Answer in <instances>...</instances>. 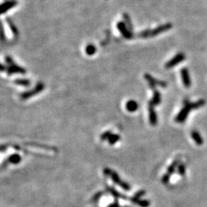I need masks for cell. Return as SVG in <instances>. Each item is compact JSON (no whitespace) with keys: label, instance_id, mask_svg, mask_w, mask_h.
Listing matches in <instances>:
<instances>
[{"label":"cell","instance_id":"11","mask_svg":"<svg viewBox=\"0 0 207 207\" xmlns=\"http://www.w3.org/2000/svg\"><path fill=\"white\" fill-rule=\"evenodd\" d=\"M161 101V96H160V94L159 93V92L157 91L154 90L153 91V98H152L151 101L149 102V104H150L153 105V106H156V105L159 104L160 103Z\"/></svg>","mask_w":207,"mask_h":207},{"label":"cell","instance_id":"5","mask_svg":"<svg viewBox=\"0 0 207 207\" xmlns=\"http://www.w3.org/2000/svg\"><path fill=\"white\" fill-rule=\"evenodd\" d=\"M183 60H185V55L183 53L180 52L178 53L177 55H176L171 60L169 61L167 64L165 65L166 68H171L172 67L176 66L177 64L180 63V62H183Z\"/></svg>","mask_w":207,"mask_h":207},{"label":"cell","instance_id":"10","mask_svg":"<svg viewBox=\"0 0 207 207\" xmlns=\"http://www.w3.org/2000/svg\"><path fill=\"white\" fill-rule=\"evenodd\" d=\"M191 137H192L193 140L195 141L196 144H197V145L200 146L203 144V140L199 132H197V131H191Z\"/></svg>","mask_w":207,"mask_h":207},{"label":"cell","instance_id":"7","mask_svg":"<svg viewBox=\"0 0 207 207\" xmlns=\"http://www.w3.org/2000/svg\"><path fill=\"white\" fill-rule=\"evenodd\" d=\"M105 172H107V174H110V176H111V178H112L113 180H114V182H115V183H117V184L120 185V186H121L122 188H124V189H130L129 186H128L127 183H123V182H122L121 180H120L118 175H117V174H116L114 172L111 171V170H105Z\"/></svg>","mask_w":207,"mask_h":207},{"label":"cell","instance_id":"17","mask_svg":"<svg viewBox=\"0 0 207 207\" xmlns=\"http://www.w3.org/2000/svg\"><path fill=\"white\" fill-rule=\"evenodd\" d=\"M120 140V136L119 135H116V134H113V135H111L109 137V143L111 144H115L116 142Z\"/></svg>","mask_w":207,"mask_h":207},{"label":"cell","instance_id":"1","mask_svg":"<svg viewBox=\"0 0 207 207\" xmlns=\"http://www.w3.org/2000/svg\"><path fill=\"white\" fill-rule=\"evenodd\" d=\"M205 104V101L203 100H200V101H197L195 103H190L188 101H184V106L183 108L181 110L180 113H179L178 115L176 117V122L177 123H183L186 118L187 117L188 114H189V111L191 110L197 109V108H200V107L203 106Z\"/></svg>","mask_w":207,"mask_h":207},{"label":"cell","instance_id":"19","mask_svg":"<svg viewBox=\"0 0 207 207\" xmlns=\"http://www.w3.org/2000/svg\"><path fill=\"white\" fill-rule=\"evenodd\" d=\"M6 1H7V0H6Z\"/></svg>","mask_w":207,"mask_h":207},{"label":"cell","instance_id":"6","mask_svg":"<svg viewBox=\"0 0 207 207\" xmlns=\"http://www.w3.org/2000/svg\"><path fill=\"white\" fill-rule=\"evenodd\" d=\"M145 78L147 81H148L149 85L150 86L151 88H153V90H154V87H156V85L162 86V87H166L167 84L164 81H158V80L153 78L151 75H145Z\"/></svg>","mask_w":207,"mask_h":207},{"label":"cell","instance_id":"14","mask_svg":"<svg viewBox=\"0 0 207 207\" xmlns=\"http://www.w3.org/2000/svg\"><path fill=\"white\" fill-rule=\"evenodd\" d=\"M96 50H97L96 47H95V45H92V44H89V45H87V46H86L85 52L86 54L88 55H92L95 54Z\"/></svg>","mask_w":207,"mask_h":207},{"label":"cell","instance_id":"8","mask_svg":"<svg viewBox=\"0 0 207 207\" xmlns=\"http://www.w3.org/2000/svg\"><path fill=\"white\" fill-rule=\"evenodd\" d=\"M149 110V117H150V122L152 125H156L157 123V116L154 110V106L150 104H148Z\"/></svg>","mask_w":207,"mask_h":207},{"label":"cell","instance_id":"4","mask_svg":"<svg viewBox=\"0 0 207 207\" xmlns=\"http://www.w3.org/2000/svg\"><path fill=\"white\" fill-rule=\"evenodd\" d=\"M18 5L17 0H7L0 4V15L6 13L12 8H15Z\"/></svg>","mask_w":207,"mask_h":207},{"label":"cell","instance_id":"13","mask_svg":"<svg viewBox=\"0 0 207 207\" xmlns=\"http://www.w3.org/2000/svg\"><path fill=\"white\" fill-rule=\"evenodd\" d=\"M6 22H7L8 26H9V27L10 28V30L12 31L13 35H15V36L18 35V29H17L16 26L15 25V23H14L13 22H12L9 18H6Z\"/></svg>","mask_w":207,"mask_h":207},{"label":"cell","instance_id":"2","mask_svg":"<svg viewBox=\"0 0 207 207\" xmlns=\"http://www.w3.org/2000/svg\"><path fill=\"white\" fill-rule=\"evenodd\" d=\"M172 27L171 23H166V24L161 25L158 27L155 28L153 29H149V30H145L144 32H140L139 34V37L141 38H150L154 37V36L158 35V34L163 33L164 32L171 29Z\"/></svg>","mask_w":207,"mask_h":207},{"label":"cell","instance_id":"18","mask_svg":"<svg viewBox=\"0 0 207 207\" xmlns=\"http://www.w3.org/2000/svg\"><path fill=\"white\" fill-rule=\"evenodd\" d=\"M179 172H180V173L181 174L182 176L184 175L185 172H186V169H185V166L183 165V164H180V166H179Z\"/></svg>","mask_w":207,"mask_h":207},{"label":"cell","instance_id":"9","mask_svg":"<svg viewBox=\"0 0 207 207\" xmlns=\"http://www.w3.org/2000/svg\"><path fill=\"white\" fill-rule=\"evenodd\" d=\"M181 76H182V81H183V84L185 87H189L191 85V81L190 78H189V71H188L187 68H183L181 70Z\"/></svg>","mask_w":207,"mask_h":207},{"label":"cell","instance_id":"16","mask_svg":"<svg viewBox=\"0 0 207 207\" xmlns=\"http://www.w3.org/2000/svg\"><path fill=\"white\" fill-rule=\"evenodd\" d=\"M6 39V34H5L4 26H3L2 22L0 20V41H5Z\"/></svg>","mask_w":207,"mask_h":207},{"label":"cell","instance_id":"3","mask_svg":"<svg viewBox=\"0 0 207 207\" xmlns=\"http://www.w3.org/2000/svg\"><path fill=\"white\" fill-rule=\"evenodd\" d=\"M117 29H118L119 32H120V34H121L125 39H131L133 38V36H134L131 30L127 26V25L125 24L124 22L121 21L117 22Z\"/></svg>","mask_w":207,"mask_h":207},{"label":"cell","instance_id":"12","mask_svg":"<svg viewBox=\"0 0 207 207\" xmlns=\"http://www.w3.org/2000/svg\"><path fill=\"white\" fill-rule=\"evenodd\" d=\"M126 108L130 112H134L138 109V104L134 100H131L127 103Z\"/></svg>","mask_w":207,"mask_h":207},{"label":"cell","instance_id":"15","mask_svg":"<svg viewBox=\"0 0 207 207\" xmlns=\"http://www.w3.org/2000/svg\"><path fill=\"white\" fill-rule=\"evenodd\" d=\"M123 18H124V22L125 24L127 25V26H128V27L131 30H132L133 26H132V22H131V17L129 16V15L127 13H124Z\"/></svg>","mask_w":207,"mask_h":207}]
</instances>
